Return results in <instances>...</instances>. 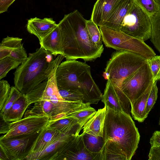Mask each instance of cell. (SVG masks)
Masks as SVG:
<instances>
[{"label":"cell","mask_w":160,"mask_h":160,"mask_svg":"<svg viewBox=\"0 0 160 160\" xmlns=\"http://www.w3.org/2000/svg\"><path fill=\"white\" fill-rule=\"evenodd\" d=\"M48 52L41 47L29 53L27 60L17 68L14 73L15 86L22 94H27L48 79L51 62L47 57Z\"/></svg>","instance_id":"4"},{"label":"cell","mask_w":160,"mask_h":160,"mask_svg":"<svg viewBox=\"0 0 160 160\" xmlns=\"http://www.w3.org/2000/svg\"><path fill=\"white\" fill-rule=\"evenodd\" d=\"M158 125H160V116L159 118V121H158Z\"/></svg>","instance_id":"44"},{"label":"cell","mask_w":160,"mask_h":160,"mask_svg":"<svg viewBox=\"0 0 160 160\" xmlns=\"http://www.w3.org/2000/svg\"><path fill=\"white\" fill-rule=\"evenodd\" d=\"M102 101L107 108L130 115L131 102L124 93L108 79Z\"/></svg>","instance_id":"13"},{"label":"cell","mask_w":160,"mask_h":160,"mask_svg":"<svg viewBox=\"0 0 160 160\" xmlns=\"http://www.w3.org/2000/svg\"><path fill=\"white\" fill-rule=\"evenodd\" d=\"M22 39L7 36L0 43V59L10 55L11 52L20 46Z\"/></svg>","instance_id":"25"},{"label":"cell","mask_w":160,"mask_h":160,"mask_svg":"<svg viewBox=\"0 0 160 160\" xmlns=\"http://www.w3.org/2000/svg\"><path fill=\"white\" fill-rule=\"evenodd\" d=\"M97 111L94 108L90 106L72 113L67 117H72L75 119L77 121L78 123L83 127L96 113Z\"/></svg>","instance_id":"29"},{"label":"cell","mask_w":160,"mask_h":160,"mask_svg":"<svg viewBox=\"0 0 160 160\" xmlns=\"http://www.w3.org/2000/svg\"><path fill=\"white\" fill-rule=\"evenodd\" d=\"M21 63L10 56L0 59V79L5 77L11 70L17 68Z\"/></svg>","instance_id":"30"},{"label":"cell","mask_w":160,"mask_h":160,"mask_svg":"<svg viewBox=\"0 0 160 160\" xmlns=\"http://www.w3.org/2000/svg\"><path fill=\"white\" fill-rule=\"evenodd\" d=\"M98 26L91 19L86 20L88 33L92 42L97 47L103 46L101 32Z\"/></svg>","instance_id":"28"},{"label":"cell","mask_w":160,"mask_h":160,"mask_svg":"<svg viewBox=\"0 0 160 160\" xmlns=\"http://www.w3.org/2000/svg\"><path fill=\"white\" fill-rule=\"evenodd\" d=\"M105 141L112 140L117 143L130 160L138 147L140 136L131 115L107 108L103 129Z\"/></svg>","instance_id":"3"},{"label":"cell","mask_w":160,"mask_h":160,"mask_svg":"<svg viewBox=\"0 0 160 160\" xmlns=\"http://www.w3.org/2000/svg\"><path fill=\"white\" fill-rule=\"evenodd\" d=\"M0 160H9L5 153L3 150L0 148Z\"/></svg>","instance_id":"42"},{"label":"cell","mask_w":160,"mask_h":160,"mask_svg":"<svg viewBox=\"0 0 160 160\" xmlns=\"http://www.w3.org/2000/svg\"><path fill=\"white\" fill-rule=\"evenodd\" d=\"M157 82L153 83L150 94L148 99L146 110V114L148 115L156 103L158 98V88Z\"/></svg>","instance_id":"36"},{"label":"cell","mask_w":160,"mask_h":160,"mask_svg":"<svg viewBox=\"0 0 160 160\" xmlns=\"http://www.w3.org/2000/svg\"><path fill=\"white\" fill-rule=\"evenodd\" d=\"M16 0H0V13L8 11L9 7Z\"/></svg>","instance_id":"40"},{"label":"cell","mask_w":160,"mask_h":160,"mask_svg":"<svg viewBox=\"0 0 160 160\" xmlns=\"http://www.w3.org/2000/svg\"><path fill=\"white\" fill-rule=\"evenodd\" d=\"M102 41L105 46L118 51H127L139 54L147 59L156 55L144 41L120 31L105 26L99 27Z\"/></svg>","instance_id":"6"},{"label":"cell","mask_w":160,"mask_h":160,"mask_svg":"<svg viewBox=\"0 0 160 160\" xmlns=\"http://www.w3.org/2000/svg\"><path fill=\"white\" fill-rule=\"evenodd\" d=\"M134 2L150 17L160 10V8L154 0H133Z\"/></svg>","instance_id":"31"},{"label":"cell","mask_w":160,"mask_h":160,"mask_svg":"<svg viewBox=\"0 0 160 160\" xmlns=\"http://www.w3.org/2000/svg\"><path fill=\"white\" fill-rule=\"evenodd\" d=\"M127 160L126 156L118 144L112 140L104 141L101 151L97 153L95 160Z\"/></svg>","instance_id":"20"},{"label":"cell","mask_w":160,"mask_h":160,"mask_svg":"<svg viewBox=\"0 0 160 160\" xmlns=\"http://www.w3.org/2000/svg\"><path fill=\"white\" fill-rule=\"evenodd\" d=\"M56 76L58 89L82 94L84 103L97 104L102 100L103 95L92 77L90 66L86 63L67 60L59 65Z\"/></svg>","instance_id":"2"},{"label":"cell","mask_w":160,"mask_h":160,"mask_svg":"<svg viewBox=\"0 0 160 160\" xmlns=\"http://www.w3.org/2000/svg\"><path fill=\"white\" fill-rule=\"evenodd\" d=\"M50 121L48 116H31L10 123L9 130L1 138L39 133L47 126Z\"/></svg>","instance_id":"12"},{"label":"cell","mask_w":160,"mask_h":160,"mask_svg":"<svg viewBox=\"0 0 160 160\" xmlns=\"http://www.w3.org/2000/svg\"><path fill=\"white\" fill-rule=\"evenodd\" d=\"M11 88L8 82L6 80L0 81V110L2 108L11 91Z\"/></svg>","instance_id":"35"},{"label":"cell","mask_w":160,"mask_h":160,"mask_svg":"<svg viewBox=\"0 0 160 160\" xmlns=\"http://www.w3.org/2000/svg\"><path fill=\"white\" fill-rule=\"evenodd\" d=\"M58 26L52 18L42 19L35 17L28 20L26 28L29 32L35 35L40 42Z\"/></svg>","instance_id":"16"},{"label":"cell","mask_w":160,"mask_h":160,"mask_svg":"<svg viewBox=\"0 0 160 160\" xmlns=\"http://www.w3.org/2000/svg\"><path fill=\"white\" fill-rule=\"evenodd\" d=\"M29 105L26 95L22 94L5 115L1 116L10 122L20 120Z\"/></svg>","instance_id":"23"},{"label":"cell","mask_w":160,"mask_h":160,"mask_svg":"<svg viewBox=\"0 0 160 160\" xmlns=\"http://www.w3.org/2000/svg\"><path fill=\"white\" fill-rule=\"evenodd\" d=\"M82 134L85 146L89 151L92 153H98L101 151L104 143L102 137L87 133Z\"/></svg>","instance_id":"26"},{"label":"cell","mask_w":160,"mask_h":160,"mask_svg":"<svg viewBox=\"0 0 160 160\" xmlns=\"http://www.w3.org/2000/svg\"><path fill=\"white\" fill-rule=\"evenodd\" d=\"M63 134L57 130L46 127L39 132L34 140L29 154L25 160H29L32 157L43 151Z\"/></svg>","instance_id":"15"},{"label":"cell","mask_w":160,"mask_h":160,"mask_svg":"<svg viewBox=\"0 0 160 160\" xmlns=\"http://www.w3.org/2000/svg\"><path fill=\"white\" fill-rule=\"evenodd\" d=\"M133 3V0H125L112 12L103 26L119 31L123 19Z\"/></svg>","instance_id":"19"},{"label":"cell","mask_w":160,"mask_h":160,"mask_svg":"<svg viewBox=\"0 0 160 160\" xmlns=\"http://www.w3.org/2000/svg\"><path fill=\"white\" fill-rule=\"evenodd\" d=\"M0 117V134H6L9 130L10 122L5 120L1 116Z\"/></svg>","instance_id":"41"},{"label":"cell","mask_w":160,"mask_h":160,"mask_svg":"<svg viewBox=\"0 0 160 160\" xmlns=\"http://www.w3.org/2000/svg\"><path fill=\"white\" fill-rule=\"evenodd\" d=\"M9 56L21 64L25 62L28 58L26 51L23 47V44L12 51Z\"/></svg>","instance_id":"37"},{"label":"cell","mask_w":160,"mask_h":160,"mask_svg":"<svg viewBox=\"0 0 160 160\" xmlns=\"http://www.w3.org/2000/svg\"><path fill=\"white\" fill-rule=\"evenodd\" d=\"M147 60L142 56L130 51L114 52L107 62L103 76L117 86L147 63Z\"/></svg>","instance_id":"5"},{"label":"cell","mask_w":160,"mask_h":160,"mask_svg":"<svg viewBox=\"0 0 160 160\" xmlns=\"http://www.w3.org/2000/svg\"><path fill=\"white\" fill-rule=\"evenodd\" d=\"M59 91L62 98L65 100L72 102H82L84 103V96L79 92L69 90L60 89H59Z\"/></svg>","instance_id":"34"},{"label":"cell","mask_w":160,"mask_h":160,"mask_svg":"<svg viewBox=\"0 0 160 160\" xmlns=\"http://www.w3.org/2000/svg\"><path fill=\"white\" fill-rule=\"evenodd\" d=\"M148 157L149 160H160V147L151 146Z\"/></svg>","instance_id":"38"},{"label":"cell","mask_w":160,"mask_h":160,"mask_svg":"<svg viewBox=\"0 0 160 160\" xmlns=\"http://www.w3.org/2000/svg\"><path fill=\"white\" fill-rule=\"evenodd\" d=\"M39 43L41 47L55 56L63 54L62 35L58 25Z\"/></svg>","instance_id":"18"},{"label":"cell","mask_w":160,"mask_h":160,"mask_svg":"<svg viewBox=\"0 0 160 160\" xmlns=\"http://www.w3.org/2000/svg\"><path fill=\"white\" fill-rule=\"evenodd\" d=\"M153 83L141 96L131 104L132 116L134 120L139 122H143L148 117L146 114V104Z\"/></svg>","instance_id":"22"},{"label":"cell","mask_w":160,"mask_h":160,"mask_svg":"<svg viewBox=\"0 0 160 160\" xmlns=\"http://www.w3.org/2000/svg\"><path fill=\"white\" fill-rule=\"evenodd\" d=\"M156 3L160 8V0H154Z\"/></svg>","instance_id":"43"},{"label":"cell","mask_w":160,"mask_h":160,"mask_svg":"<svg viewBox=\"0 0 160 160\" xmlns=\"http://www.w3.org/2000/svg\"><path fill=\"white\" fill-rule=\"evenodd\" d=\"M39 133L0 138V148L5 153L9 160H25Z\"/></svg>","instance_id":"9"},{"label":"cell","mask_w":160,"mask_h":160,"mask_svg":"<svg viewBox=\"0 0 160 160\" xmlns=\"http://www.w3.org/2000/svg\"><path fill=\"white\" fill-rule=\"evenodd\" d=\"M151 146L160 147V131H156L150 139Z\"/></svg>","instance_id":"39"},{"label":"cell","mask_w":160,"mask_h":160,"mask_svg":"<svg viewBox=\"0 0 160 160\" xmlns=\"http://www.w3.org/2000/svg\"><path fill=\"white\" fill-rule=\"evenodd\" d=\"M62 61L61 58H56L50 66L47 81L40 83L26 95L30 105L38 101L50 100L54 96L61 97L57 84L56 73Z\"/></svg>","instance_id":"11"},{"label":"cell","mask_w":160,"mask_h":160,"mask_svg":"<svg viewBox=\"0 0 160 160\" xmlns=\"http://www.w3.org/2000/svg\"><path fill=\"white\" fill-rule=\"evenodd\" d=\"M152 83V74L147 62L116 86L126 95L131 104L141 96Z\"/></svg>","instance_id":"8"},{"label":"cell","mask_w":160,"mask_h":160,"mask_svg":"<svg viewBox=\"0 0 160 160\" xmlns=\"http://www.w3.org/2000/svg\"><path fill=\"white\" fill-rule=\"evenodd\" d=\"M58 25L62 35L63 55L66 60L92 61L101 57L103 46L97 47L87 32L86 20L77 10L64 15Z\"/></svg>","instance_id":"1"},{"label":"cell","mask_w":160,"mask_h":160,"mask_svg":"<svg viewBox=\"0 0 160 160\" xmlns=\"http://www.w3.org/2000/svg\"><path fill=\"white\" fill-rule=\"evenodd\" d=\"M152 76L154 82L160 80V56L155 55L147 60Z\"/></svg>","instance_id":"33"},{"label":"cell","mask_w":160,"mask_h":160,"mask_svg":"<svg viewBox=\"0 0 160 160\" xmlns=\"http://www.w3.org/2000/svg\"><path fill=\"white\" fill-rule=\"evenodd\" d=\"M22 94L15 87H12L9 95L0 110V115L3 116Z\"/></svg>","instance_id":"32"},{"label":"cell","mask_w":160,"mask_h":160,"mask_svg":"<svg viewBox=\"0 0 160 160\" xmlns=\"http://www.w3.org/2000/svg\"><path fill=\"white\" fill-rule=\"evenodd\" d=\"M125 0H97L94 5L91 19L98 26H103L115 9Z\"/></svg>","instance_id":"14"},{"label":"cell","mask_w":160,"mask_h":160,"mask_svg":"<svg viewBox=\"0 0 160 160\" xmlns=\"http://www.w3.org/2000/svg\"><path fill=\"white\" fill-rule=\"evenodd\" d=\"M151 24L150 40L160 53V10L155 15L150 17Z\"/></svg>","instance_id":"27"},{"label":"cell","mask_w":160,"mask_h":160,"mask_svg":"<svg viewBox=\"0 0 160 160\" xmlns=\"http://www.w3.org/2000/svg\"><path fill=\"white\" fill-rule=\"evenodd\" d=\"M83 127L78 124L69 132L64 134L58 139L52 143L42 151L32 156L29 160H50L68 141L73 136L79 134Z\"/></svg>","instance_id":"17"},{"label":"cell","mask_w":160,"mask_h":160,"mask_svg":"<svg viewBox=\"0 0 160 160\" xmlns=\"http://www.w3.org/2000/svg\"><path fill=\"white\" fill-rule=\"evenodd\" d=\"M107 111V108L105 106L102 108L98 109L84 125L82 133H87L102 137L103 124Z\"/></svg>","instance_id":"21"},{"label":"cell","mask_w":160,"mask_h":160,"mask_svg":"<svg viewBox=\"0 0 160 160\" xmlns=\"http://www.w3.org/2000/svg\"><path fill=\"white\" fill-rule=\"evenodd\" d=\"M78 124L75 119L72 117H66L55 121H50L47 127L65 134L71 131Z\"/></svg>","instance_id":"24"},{"label":"cell","mask_w":160,"mask_h":160,"mask_svg":"<svg viewBox=\"0 0 160 160\" xmlns=\"http://www.w3.org/2000/svg\"><path fill=\"white\" fill-rule=\"evenodd\" d=\"M151 31L150 17L134 2L123 20L119 31L144 41L150 38Z\"/></svg>","instance_id":"7"},{"label":"cell","mask_w":160,"mask_h":160,"mask_svg":"<svg viewBox=\"0 0 160 160\" xmlns=\"http://www.w3.org/2000/svg\"><path fill=\"white\" fill-rule=\"evenodd\" d=\"M83 136L82 134L72 136L50 160H94L97 153H92L87 149Z\"/></svg>","instance_id":"10"}]
</instances>
